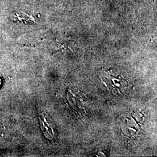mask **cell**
Instances as JSON below:
<instances>
[{
  "mask_svg": "<svg viewBox=\"0 0 157 157\" xmlns=\"http://www.w3.org/2000/svg\"><path fill=\"white\" fill-rule=\"evenodd\" d=\"M0 84H1V80H0Z\"/></svg>",
  "mask_w": 157,
  "mask_h": 157,
  "instance_id": "6da1fadb",
  "label": "cell"
}]
</instances>
